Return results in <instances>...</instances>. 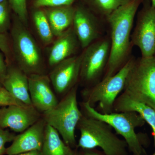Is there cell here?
<instances>
[{
	"mask_svg": "<svg viewBox=\"0 0 155 155\" xmlns=\"http://www.w3.org/2000/svg\"><path fill=\"white\" fill-rule=\"evenodd\" d=\"M16 99L3 87H0V106L7 107L11 105H24Z\"/></svg>",
	"mask_w": 155,
	"mask_h": 155,
	"instance_id": "cell-25",
	"label": "cell"
},
{
	"mask_svg": "<svg viewBox=\"0 0 155 155\" xmlns=\"http://www.w3.org/2000/svg\"><path fill=\"white\" fill-rule=\"evenodd\" d=\"M72 25V28L82 48H86L98 36L96 19L89 10L82 6L75 8Z\"/></svg>",
	"mask_w": 155,
	"mask_h": 155,
	"instance_id": "cell-14",
	"label": "cell"
},
{
	"mask_svg": "<svg viewBox=\"0 0 155 155\" xmlns=\"http://www.w3.org/2000/svg\"><path fill=\"white\" fill-rule=\"evenodd\" d=\"M75 0H34L33 5L36 8L72 5Z\"/></svg>",
	"mask_w": 155,
	"mask_h": 155,
	"instance_id": "cell-24",
	"label": "cell"
},
{
	"mask_svg": "<svg viewBox=\"0 0 155 155\" xmlns=\"http://www.w3.org/2000/svg\"><path fill=\"white\" fill-rule=\"evenodd\" d=\"M28 87L32 106L40 113L55 107L58 101L51 86L49 77L44 74L28 75Z\"/></svg>",
	"mask_w": 155,
	"mask_h": 155,
	"instance_id": "cell-12",
	"label": "cell"
},
{
	"mask_svg": "<svg viewBox=\"0 0 155 155\" xmlns=\"http://www.w3.org/2000/svg\"><path fill=\"white\" fill-rule=\"evenodd\" d=\"M143 3L131 35V44L140 49L141 58H150L155 55V8L150 0H144Z\"/></svg>",
	"mask_w": 155,
	"mask_h": 155,
	"instance_id": "cell-8",
	"label": "cell"
},
{
	"mask_svg": "<svg viewBox=\"0 0 155 155\" xmlns=\"http://www.w3.org/2000/svg\"><path fill=\"white\" fill-rule=\"evenodd\" d=\"M16 136L8 130L0 127V155L6 153V143L13 141Z\"/></svg>",
	"mask_w": 155,
	"mask_h": 155,
	"instance_id": "cell-26",
	"label": "cell"
},
{
	"mask_svg": "<svg viewBox=\"0 0 155 155\" xmlns=\"http://www.w3.org/2000/svg\"><path fill=\"white\" fill-rule=\"evenodd\" d=\"M70 27L54 42L49 53L48 64L54 67L62 61L72 57L79 43L74 29Z\"/></svg>",
	"mask_w": 155,
	"mask_h": 155,
	"instance_id": "cell-15",
	"label": "cell"
},
{
	"mask_svg": "<svg viewBox=\"0 0 155 155\" xmlns=\"http://www.w3.org/2000/svg\"><path fill=\"white\" fill-rule=\"evenodd\" d=\"M135 61L134 58L129 59L114 75L104 78L94 86L85 90L82 93L84 101L94 107L98 104L99 110H97L102 114L114 112V104L125 88L127 77Z\"/></svg>",
	"mask_w": 155,
	"mask_h": 155,
	"instance_id": "cell-5",
	"label": "cell"
},
{
	"mask_svg": "<svg viewBox=\"0 0 155 155\" xmlns=\"http://www.w3.org/2000/svg\"><path fill=\"white\" fill-rule=\"evenodd\" d=\"M44 11L54 36H60L72 25L75 8L72 5L47 8Z\"/></svg>",
	"mask_w": 155,
	"mask_h": 155,
	"instance_id": "cell-18",
	"label": "cell"
},
{
	"mask_svg": "<svg viewBox=\"0 0 155 155\" xmlns=\"http://www.w3.org/2000/svg\"><path fill=\"white\" fill-rule=\"evenodd\" d=\"M72 149L61 139L55 128L47 124L41 151V155H68Z\"/></svg>",
	"mask_w": 155,
	"mask_h": 155,
	"instance_id": "cell-19",
	"label": "cell"
},
{
	"mask_svg": "<svg viewBox=\"0 0 155 155\" xmlns=\"http://www.w3.org/2000/svg\"><path fill=\"white\" fill-rule=\"evenodd\" d=\"M80 137L76 148L99 147L106 155H129L124 140L119 138L105 122L83 114L77 125Z\"/></svg>",
	"mask_w": 155,
	"mask_h": 155,
	"instance_id": "cell-2",
	"label": "cell"
},
{
	"mask_svg": "<svg viewBox=\"0 0 155 155\" xmlns=\"http://www.w3.org/2000/svg\"><path fill=\"white\" fill-rule=\"evenodd\" d=\"M77 87L75 85L55 107L42 115L46 124L55 128L72 149L77 147L75 129L83 115L78 104Z\"/></svg>",
	"mask_w": 155,
	"mask_h": 155,
	"instance_id": "cell-4",
	"label": "cell"
},
{
	"mask_svg": "<svg viewBox=\"0 0 155 155\" xmlns=\"http://www.w3.org/2000/svg\"></svg>",
	"mask_w": 155,
	"mask_h": 155,
	"instance_id": "cell-36",
	"label": "cell"
},
{
	"mask_svg": "<svg viewBox=\"0 0 155 155\" xmlns=\"http://www.w3.org/2000/svg\"><path fill=\"white\" fill-rule=\"evenodd\" d=\"M144 0H133L113 11L107 19L111 28L110 56L104 78L115 74L125 64L129 54L134 17Z\"/></svg>",
	"mask_w": 155,
	"mask_h": 155,
	"instance_id": "cell-1",
	"label": "cell"
},
{
	"mask_svg": "<svg viewBox=\"0 0 155 155\" xmlns=\"http://www.w3.org/2000/svg\"><path fill=\"white\" fill-rule=\"evenodd\" d=\"M68 155H82V154L81 153L78 152L77 151L72 149Z\"/></svg>",
	"mask_w": 155,
	"mask_h": 155,
	"instance_id": "cell-31",
	"label": "cell"
},
{
	"mask_svg": "<svg viewBox=\"0 0 155 155\" xmlns=\"http://www.w3.org/2000/svg\"><path fill=\"white\" fill-rule=\"evenodd\" d=\"M46 123L42 118L18 135L7 148L8 155H17L33 151H41L43 143Z\"/></svg>",
	"mask_w": 155,
	"mask_h": 155,
	"instance_id": "cell-13",
	"label": "cell"
},
{
	"mask_svg": "<svg viewBox=\"0 0 155 155\" xmlns=\"http://www.w3.org/2000/svg\"><path fill=\"white\" fill-rule=\"evenodd\" d=\"M152 5L155 8V0H150Z\"/></svg>",
	"mask_w": 155,
	"mask_h": 155,
	"instance_id": "cell-32",
	"label": "cell"
},
{
	"mask_svg": "<svg viewBox=\"0 0 155 155\" xmlns=\"http://www.w3.org/2000/svg\"><path fill=\"white\" fill-rule=\"evenodd\" d=\"M82 150L83 152L81 153L82 155H106L103 151H101L96 148Z\"/></svg>",
	"mask_w": 155,
	"mask_h": 155,
	"instance_id": "cell-29",
	"label": "cell"
},
{
	"mask_svg": "<svg viewBox=\"0 0 155 155\" xmlns=\"http://www.w3.org/2000/svg\"><path fill=\"white\" fill-rule=\"evenodd\" d=\"M82 54L67 58L55 66L50 73L51 84L59 94H67L80 77Z\"/></svg>",
	"mask_w": 155,
	"mask_h": 155,
	"instance_id": "cell-11",
	"label": "cell"
},
{
	"mask_svg": "<svg viewBox=\"0 0 155 155\" xmlns=\"http://www.w3.org/2000/svg\"><path fill=\"white\" fill-rule=\"evenodd\" d=\"M11 8L8 0L0 3V33L5 34L10 28Z\"/></svg>",
	"mask_w": 155,
	"mask_h": 155,
	"instance_id": "cell-23",
	"label": "cell"
},
{
	"mask_svg": "<svg viewBox=\"0 0 155 155\" xmlns=\"http://www.w3.org/2000/svg\"><path fill=\"white\" fill-rule=\"evenodd\" d=\"M110 43L102 39L92 43L82 54L80 77L86 83L94 82L107 67L110 56Z\"/></svg>",
	"mask_w": 155,
	"mask_h": 155,
	"instance_id": "cell-9",
	"label": "cell"
},
{
	"mask_svg": "<svg viewBox=\"0 0 155 155\" xmlns=\"http://www.w3.org/2000/svg\"><path fill=\"white\" fill-rule=\"evenodd\" d=\"M152 155H155V151L154 152V153H153Z\"/></svg>",
	"mask_w": 155,
	"mask_h": 155,
	"instance_id": "cell-34",
	"label": "cell"
},
{
	"mask_svg": "<svg viewBox=\"0 0 155 155\" xmlns=\"http://www.w3.org/2000/svg\"><path fill=\"white\" fill-rule=\"evenodd\" d=\"M17 155H41V152L40 151H33L29 152L23 153Z\"/></svg>",
	"mask_w": 155,
	"mask_h": 155,
	"instance_id": "cell-30",
	"label": "cell"
},
{
	"mask_svg": "<svg viewBox=\"0 0 155 155\" xmlns=\"http://www.w3.org/2000/svg\"><path fill=\"white\" fill-rule=\"evenodd\" d=\"M114 112H134L139 114L151 127L155 147V110L153 108L132 99L123 92L116 100Z\"/></svg>",
	"mask_w": 155,
	"mask_h": 155,
	"instance_id": "cell-17",
	"label": "cell"
},
{
	"mask_svg": "<svg viewBox=\"0 0 155 155\" xmlns=\"http://www.w3.org/2000/svg\"><path fill=\"white\" fill-rule=\"evenodd\" d=\"M42 115L33 106L11 105L0 111V127L22 133L41 119Z\"/></svg>",
	"mask_w": 155,
	"mask_h": 155,
	"instance_id": "cell-10",
	"label": "cell"
},
{
	"mask_svg": "<svg viewBox=\"0 0 155 155\" xmlns=\"http://www.w3.org/2000/svg\"><path fill=\"white\" fill-rule=\"evenodd\" d=\"M1 108H0V111H1Z\"/></svg>",
	"mask_w": 155,
	"mask_h": 155,
	"instance_id": "cell-35",
	"label": "cell"
},
{
	"mask_svg": "<svg viewBox=\"0 0 155 155\" xmlns=\"http://www.w3.org/2000/svg\"><path fill=\"white\" fill-rule=\"evenodd\" d=\"M124 92L132 99L155 110V57L136 60L128 75Z\"/></svg>",
	"mask_w": 155,
	"mask_h": 155,
	"instance_id": "cell-6",
	"label": "cell"
},
{
	"mask_svg": "<svg viewBox=\"0 0 155 155\" xmlns=\"http://www.w3.org/2000/svg\"><path fill=\"white\" fill-rule=\"evenodd\" d=\"M32 14L34 23L37 31L45 44L52 42L54 35L51 25L44 11L37 8Z\"/></svg>",
	"mask_w": 155,
	"mask_h": 155,
	"instance_id": "cell-20",
	"label": "cell"
},
{
	"mask_svg": "<svg viewBox=\"0 0 155 155\" xmlns=\"http://www.w3.org/2000/svg\"><path fill=\"white\" fill-rule=\"evenodd\" d=\"M6 0H0V3L3 2H5Z\"/></svg>",
	"mask_w": 155,
	"mask_h": 155,
	"instance_id": "cell-33",
	"label": "cell"
},
{
	"mask_svg": "<svg viewBox=\"0 0 155 155\" xmlns=\"http://www.w3.org/2000/svg\"><path fill=\"white\" fill-rule=\"evenodd\" d=\"M81 104L84 115L105 122L116 133L122 136L127 143L128 150L133 155H147L143 137L135 131L137 128L143 126L146 122L139 114L134 112L103 114L86 102Z\"/></svg>",
	"mask_w": 155,
	"mask_h": 155,
	"instance_id": "cell-3",
	"label": "cell"
},
{
	"mask_svg": "<svg viewBox=\"0 0 155 155\" xmlns=\"http://www.w3.org/2000/svg\"><path fill=\"white\" fill-rule=\"evenodd\" d=\"M2 87L22 104L32 106L29 95L28 75L19 67L8 68Z\"/></svg>",
	"mask_w": 155,
	"mask_h": 155,
	"instance_id": "cell-16",
	"label": "cell"
},
{
	"mask_svg": "<svg viewBox=\"0 0 155 155\" xmlns=\"http://www.w3.org/2000/svg\"><path fill=\"white\" fill-rule=\"evenodd\" d=\"M133 0H87L97 12L107 17L116 9Z\"/></svg>",
	"mask_w": 155,
	"mask_h": 155,
	"instance_id": "cell-21",
	"label": "cell"
},
{
	"mask_svg": "<svg viewBox=\"0 0 155 155\" xmlns=\"http://www.w3.org/2000/svg\"><path fill=\"white\" fill-rule=\"evenodd\" d=\"M0 51L7 57H8L10 54L8 41L5 34L0 33Z\"/></svg>",
	"mask_w": 155,
	"mask_h": 155,
	"instance_id": "cell-27",
	"label": "cell"
},
{
	"mask_svg": "<svg viewBox=\"0 0 155 155\" xmlns=\"http://www.w3.org/2000/svg\"><path fill=\"white\" fill-rule=\"evenodd\" d=\"M11 9L25 26L28 21L27 0H8Z\"/></svg>",
	"mask_w": 155,
	"mask_h": 155,
	"instance_id": "cell-22",
	"label": "cell"
},
{
	"mask_svg": "<svg viewBox=\"0 0 155 155\" xmlns=\"http://www.w3.org/2000/svg\"><path fill=\"white\" fill-rule=\"evenodd\" d=\"M25 26L17 18L11 30L14 53L18 67L28 75L43 74L40 50Z\"/></svg>",
	"mask_w": 155,
	"mask_h": 155,
	"instance_id": "cell-7",
	"label": "cell"
},
{
	"mask_svg": "<svg viewBox=\"0 0 155 155\" xmlns=\"http://www.w3.org/2000/svg\"><path fill=\"white\" fill-rule=\"evenodd\" d=\"M8 69L4 56L0 52V87L2 86V83L7 75Z\"/></svg>",
	"mask_w": 155,
	"mask_h": 155,
	"instance_id": "cell-28",
	"label": "cell"
}]
</instances>
